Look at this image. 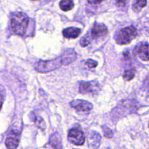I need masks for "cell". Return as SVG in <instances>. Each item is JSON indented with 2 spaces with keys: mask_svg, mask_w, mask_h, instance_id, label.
I'll return each instance as SVG.
<instances>
[{
  "mask_svg": "<svg viewBox=\"0 0 149 149\" xmlns=\"http://www.w3.org/2000/svg\"><path fill=\"white\" fill-rule=\"evenodd\" d=\"M29 17L25 13H14L11 17V28L15 34L23 36L29 26Z\"/></svg>",
  "mask_w": 149,
  "mask_h": 149,
  "instance_id": "cell-1",
  "label": "cell"
},
{
  "mask_svg": "<svg viewBox=\"0 0 149 149\" xmlns=\"http://www.w3.org/2000/svg\"><path fill=\"white\" fill-rule=\"evenodd\" d=\"M137 33H138L137 29L132 26L122 29L116 34V43L122 45L129 44L136 37Z\"/></svg>",
  "mask_w": 149,
  "mask_h": 149,
  "instance_id": "cell-2",
  "label": "cell"
},
{
  "mask_svg": "<svg viewBox=\"0 0 149 149\" xmlns=\"http://www.w3.org/2000/svg\"><path fill=\"white\" fill-rule=\"evenodd\" d=\"M61 65H62V63L60 58L55 59L53 61H42L36 63L35 65V69L38 72L48 73L60 68Z\"/></svg>",
  "mask_w": 149,
  "mask_h": 149,
  "instance_id": "cell-3",
  "label": "cell"
},
{
  "mask_svg": "<svg viewBox=\"0 0 149 149\" xmlns=\"http://www.w3.org/2000/svg\"><path fill=\"white\" fill-rule=\"evenodd\" d=\"M68 140L76 146H82L85 142V135L79 128H73L68 132Z\"/></svg>",
  "mask_w": 149,
  "mask_h": 149,
  "instance_id": "cell-4",
  "label": "cell"
},
{
  "mask_svg": "<svg viewBox=\"0 0 149 149\" xmlns=\"http://www.w3.org/2000/svg\"><path fill=\"white\" fill-rule=\"evenodd\" d=\"M100 84L97 81H82L80 83L79 90V92L82 94H95L100 90Z\"/></svg>",
  "mask_w": 149,
  "mask_h": 149,
  "instance_id": "cell-5",
  "label": "cell"
},
{
  "mask_svg": "<svg viewBox=\"0 0 149 149\" xmlns=\"http://www.w3.org/2000/svg\"><path fill=\"white\" fill-rule=\"evenodd\" d=\"M20 132L13 130H11L7 135L5 141V145L8 149H16L18 146L20 142Z\"/></svg>",
  "mask_w": 149,
  "mask_h": 149,
  "instance_id": "cell-6",
  "label": "cell"
},
{
  "mask_svg": "<svg viewBox=\"0 0 149 149\" xmlns=\"http://www.w3.org/2000/svg\"><path fill=\"white\" fill-rule=\"evenodd\" d=\"M135 55L138 57L141 60L143 61H149V44L141 43L139 45L136 47L134 50Z\"/></svg>",
  "mask_w": 149,
  "mask_h": 149,
  "instance_id": "cell-7",
  "label": "cell"
},
{
  "mask_svg": "<svg viewBox=\"0 0 149 149\" xmlns=\"http://www.w3.org/2000/svg\"><path fill=\"white\" fill-rule=\"evenodd\" d=\"M70 105L72 108L77 111H81L84 112H88L92 110L93 106L90 102L83 100H75L70 103Z\"/></svg>",
  "mask_w": 149,
  "mask_h": 149,
  "instance_id": "cell-8",
  "label": "cell"
},
{
  "mask_svg": "<svg viewBox=\"0 0 149 149\" xmlns=\"http://www.w3.org/2000/svg\"><path fill=\"white\" fill-rule=\"evenodd\" d=\"M92 36L94 38H100L105 36L108 33V29L104 24L95 23L91 31Z\"/></svg>",
  "mask_w": 149,
  "mask_h": 149,
  "instance_id": "cell-9",
  "label": "cell"
},
{
  "mask_svg": "<svg viewBox=\"0 0 149 149\" xmlns=\"http://www.w3.org/2000/svg\"><path fill=\"white\" fill-rule=\"evenodd\" d=\"M60 59H61V63H62V65L63 64H65V65L70 64L77 59V53L73 49H67L61 55Z\"/></svg>",
  "mask_w": 149,
  "mask_h": 149,
  "instance_id": "cell-10",
  "label": "cell"
},
{
  "mask_svg": "<svg viewBox=\"0 0 149 149\" xmlns=\"http://www.w3.org/2000/svg\"><path fill=\"white\" fill-rule=\"evenodd\" d=\"M80 33H81V30L75 27L66 28L63 31V34L64 37L68 38V39H76L79 36Z\"/></svg>",
  "mask_w": 149,
  "mask_h": 149,
  "instance_id": "cell-11",
  "label": "cell"
},
{
  "mask_svg": "<svg viewBox=\"0 0 149 149\" xmlns=\"http://www.w3.org/2000/svg\"><path fill=\"white\" fill-rule=\"evenodd\" d=\"M49 144L52 149H62L61 138L58 133H54L49 138Z\"/></svg>",
  "mask_w": 149,
  "mask_h": 149,
  "instance_id": "cell-12",
  "label": "cell"
},
{
  "mask_svg": "<svg viewBox=\"0 0 149 149\" xmlns=\"http://www.w3.org/2000/svg\"><path fill=\"white\" fill-rule=\"evenodd\" d=\"M74 7V3L73 0H61L60 2V7L63 11H69L72 10Z\"/></svg>",
  "mask_w": 149,
  "mask_h": 149,
  "instance_id": "cell-13",
  "label": "cell"
},
{
  "mask_svg": "<svg viewBox=\"0 0 149 149\" xmlns=\"http://www.w3.org/2000/svg\"><path fill=\"white\" fill-rule=\"evenodd\" d=\"M90 144L92 145V147L94 148H96L97 147H98L99 144L100 142V136L99 134L94 133L90 137Z\"/></svg>",
  "mask_w": 149,
  "mask_h": 149,
  "instance_id": "cell-14",
  "label": "cell"
},
{
  "mask_svg": "<svg viewBox=\"0 0 149 149\" xmlns=\"http://www.w3.org/2000/svg\"><path fill=\"white\" fill-rule=\"evenodd\" d=\"M147 4V0H137L132 6V10L136 13H139Z\"/></svg>",
  "mask_w": 149,
  "mask_h": 149,
  "instance_id": "cell-15",
  "label": "cell"
},
{
  "mask_svg": "<svg viewBox=\"0 0 149 149\" xmlns=\"http://www.w3.org/2000/svg\"><path fill=\"white\" fill-rule=\"evenodd\" d=\"M135 71L134 69L127 70L123 74V79L125 81H131L135 77Z\"/></svg>",
  "mask_w": 149,
  "mask_h": 149,
  "instance_id": "cell-16",
  "label": "cell"
},
{
  "mask_svg": "<svg viewBox=\"0 0 149 149\" xmlns=\"http://www.w3.org/2000/svg\"><path fill=\"white\" fill-rule=\"evenodd\" d=\"M103 131L106 138H112V136H113V132H112L111 130L109 129L108 127L103 126Z\"/></svg>",
  "mask_w": 149,
  "mask_h": 149,
  "instance_id": "cell-17",
  "label": "cell"
},
{
  "mask_svg": "<svg viewBox=\"0 0 149 149\" xmlns=\"http://www.w3.org/2000/svg\"><path fill=\"white\" fill-rule=\"evenodd\" d=\"M86 63H87V66L90 68H96L97 65V63L95 61H93V60L92 59H89Z\"/></svg>",
  "mask_w": 149,
  "mask_h": 149,
  "instance_id": "cell-18",
  "label": "cell"
},
{
  "mask_svg": "<svg viewBox=\"0 0 149 149\" xmlns=\"http://www.w3.org/2000/svg\"><path fill=\"white\" fill-rule=\"evenodd\" d=\"M3 101H4V90L0 86V109L2 106Z\"/></svg>",
  "mask_w": 149,
  "mask_h": 149,
  "instance_id": "cell-19",
  "label": "cell"
},
{
  "mask_svg": "<svg viewBox=\"0 0 149 149\" xmlns=\"http://www.w3.org/2000/svg\"><path fill=\"white\" fill-rule=\"evenodd\" d=\"M116 1L118 6H119V7H124L126 4L127 0H116Z\"/></svg>",
  "mask_w": 149,
  "mask_h": 149,
  "instance_id": "cell-20",
  "label": "cell"
},
{
  "mask_svg": "<svg viewBox=\"0 0 149 149\" xmlns=\"http://www.w3.org/2000/svg\"><path fill=\"white\" fill-rule=\"evenodd\" d=\"M103 1V0H88V2L92 4H99Z\"/></svg>",
  "mask_w": 149,
  "mask_h": 149,
  "instance_id": "cell-21",
  "label": "cell"
},
{
  "mask_svg": "<svg viewBox=\"0 0 149 149\" xmlns=\"http://www.w3.org/2000/svg\"><path fill=\"white\" fill-rule=\"evenodd\" d=\"M80 44H81L83 47H85L88 45L89 42H88V41H87V39H85V38H82L81 40V42H80Z\"/></svg>",
  "mask_w": 149,
  "mask_h": 149,
  "instance_id": "cell-22",
  "label": "cell"
},
{
  "mask_svg": "<svg viewBox=\"0 0 149 149\" xmlns=\"http://www.w3.org/2000/svg\"><path fill=\"white\" fill-rule=\"evenodd\" d=\"M146 91H147V93H148V94L149 95V81H148L146 82Z\"/></svg>",
  "mask_w": 149,
  "mask_h": 149,
  "instance_id": "cell-23",
  "label": "cell"
},
{
  "mask_svg": "<svg viewBox=\"0 0 149 149\" xmlns=\"http://www.w3.org/2000/svg\"><path fill=\"white\" fill-rule=\"evenodd\" d=\"M33 1H39V0H33Z\"/></svg>",
  "mask_w": 149,
  "mask_h": 149,
  "instance_id": "cell-24",
  "label": "cell"
},
{
  "mask_svg": "<svg viewBox=\"0 0 149 149\" xmlns=\"http://www.w3.org/2000/svg\"><path fill=\"white\" fill-rule=\"evenodd\" d=\"M148 126H149V125H148Z\"/></svg>",
  "mask_w": 149,
  "mask_h": 149,
  "instance_id": "cell-25",
  "label": "cell"
}]
</instances>
